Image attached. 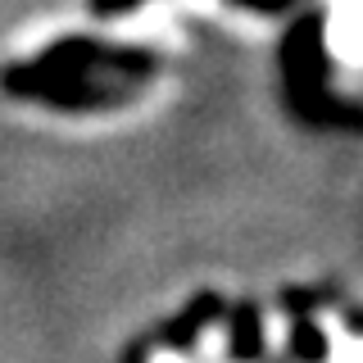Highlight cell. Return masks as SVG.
Wrapping results in <instances>:
<instances>
[{"label": "cell", "mask_w": 363, "mask_h": 363, "mask_svg": "<svg viewBox=\"0 0 363 363\" xmlns=\"http://www.w3.org/2000/svg\"><path fill=\"white\" fill-rule=\"evenodd\" d=\"M232 354H236V359H250V354H259V309H255V304H241V309H236Z\"/></svg>", "instance_id": "3957f363"}, {"label": "cell", "mask_w": 363, "mask_h": 363, "mask_svg": "<svg viewBox=\"0 0 363 363\" xmlns=\"http://www.w3.org/2000/svg\"><path fill=\"white\" fill-rule=\"evenodd\" d=\"M241 5H264V0H241Z\"/></svg>", "instance_id": "8992f818"}, {"label": "cell", "mask_w": 363, "mask_h": 363, "mask_svg": "<svg viewBox=\"0 0 363 363\" xmlns=\"http://www.w3.org/2000/svg\"><path fill=\"white\" fill-rule=\"evenodd\" d=\"M213 313H218V300H213V295H200V300L191 304V313L173 323V332H168V345H191V340L200 336V323H204V318H213Z\"/></svg>", "instance_id": "7a4b0ae2"}, {"label": "cell", "mask_w": 363, "mask_h": 363, "mask_svg": "<svg viewBox=\"0 0 363 363\" xmlns=\"http://www.w3.org/2000/svg\"><path fill=\"white\" fill-rule=\"evenodd\" d=\"M277 5H286V0H264V9H277Z\"/></svg>", "instance_id": "5b68a950"}, {"label": "cell", "mask_w": 363, "mask_h": 363, "mask_svg": "<svg viewBox=\"0 0 363 363\" xmlns=\"http://www.w3.org/2000/svg\"><path fill=\"white\" fill-rule=\"evenodd\" d=\"M155 77V55L100 45L91 37H68L37 55L32 64H18L5 73V91L28 100L64 109H91V105H128Z\"/></svg>", "instance_id": "6da1fadb"}, {"label": "cell", "mask_w": 363, "mask_h": 363, "mask_svg": "<svg viewBox=\"0 0 363 363\" xmlns=\"http://www.w3.org/2000/svg\"><path fill=\"white\" fill-rule=\"evenodd\" d=\"M91 5H96V14H128L141 0H91Z\"/></svg>", "instance_id": "277c9868"}]
</instances>
